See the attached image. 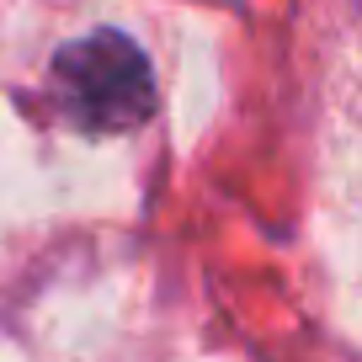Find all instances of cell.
<instances>
[{
    "mask_svg": "<svg viewBox=\"0 0 362 362\" xmlns=\"http://www.w3.org/2000/svg\"><path fill=\"white\" fill-rule=\"evenodd\" d=\"M54 96H59V112L75 128L123 134V128L149 117V107H155V75H149L134 37L90 33L54 59Z\"/></svg>",
    "mask_w": 362,
    "mask_h": 362,
    "instance_id": "obj_1",
    "label": "cell"
}]
</instances>
